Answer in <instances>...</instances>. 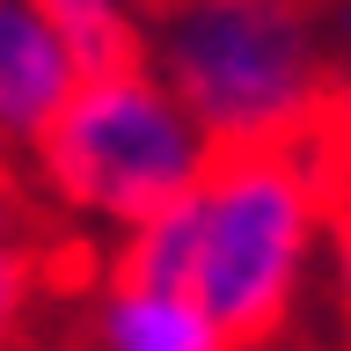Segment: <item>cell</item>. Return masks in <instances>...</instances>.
<instances>
[{
	"label": "cell",
	"instance_id": "obj_1",
	"mask_svg": "<svg viewBox=\"0 0 351 351\" xmlns=\"http://www.w3.org/2000/svg\"><path fill=\"white\" fill-rule=\"evenodd\" d=\"M147 66L191 110L205 147H278L351 81L329 51L337 0H132Z\"/></svg>",
	"mask_w": 351,
	"mask_h": 351
},
{
	"label": "cell",
	"instance_id": "obj_2",
	"mask_svg": "<svg viewBox=\"0 0 351 351\" xmlns=\"http://www.w3.org/2000/svg\"><path fill=\"white\" fill-rule=\"evenodd\" d=\"M205 161H213L205 132L154 81V66L81 81L29 147V176L44 183L51 205L117 219V227H139L183 205L205 183Z\"/></svg>",
	"mask_w": 351,
	"mask_h": 351
},
{
	"label": "cell",
	"instance_id": "obj_3",
	"mask_svg": "<svg viewBox=\"0 0 351 351\" xmlns=\"http://www.w3.org/2000/svg\"><path fill=\"white\" fill-rule=\"evenodd\" d=\"M322 197L285 147H227L197 183V307L234 351H263L293 315Z\"/></svg>",
	"mask_w": 351,
	"mask_h": 351
},
{
	"label": "cell",
	"instance_id": "obj_4",
	"mask_svg": "<svg viewBox=\"0 0 351 351\" xmlns=\"http://www.w3.org/2000/svg\"><path fill=\"white\" fill-rule=\"evenodd\" d=\"M81 344L88 351H234L191 293H125V285L88 293Z\"/></svg>",
	"mask_w": 351,
	"mask_h": 351
},
{
	"label": "cell",
	"instance_id": "obj_5",
	"mask_svg": "<svg viewBox=\"0 0 351 351\" xmlns=\"http://www.w3.org/2000/svg\"><path fill=\"white\" fill-rule=\"evenodd\" d=\"M103 285H125V293H191L197 300V191L169 213L139 219L117 256H103Z\"/></svg>",
	"mask_w": 351,
	"mask_h": 351
},
{
	"label": "cell",
	"instance_id": "obj_6",
	"mask_svg": "<svg viewBox=\"0 0 351 351\" xmlns=\"http://www.w3.org/2000/svg\"><path fill=\"white\" fill-rule=\"evenodd\" d=\"M37 15L59 29V44H66V59H73L81 81L147 66V37H139L132 0H37Z\"/></svg>",
	"mask_w": 351,
	"mask_h": 351
},
{
	"label": "cell",
	"instance_id": "obj_7",
	"mask_svg": "<svg viewBox=\"0 0 351 351\" xmlns=\"http://www.w3.org/2000/svg\"><path fill=\"white\" fill-rule=\"evenodd\" d=\"M29 351H44V344H29ZM66 351H88V344H66Z\"/></svg>",
	"mask_w": 351,
	"mask_h": 351
}]
</instances>
